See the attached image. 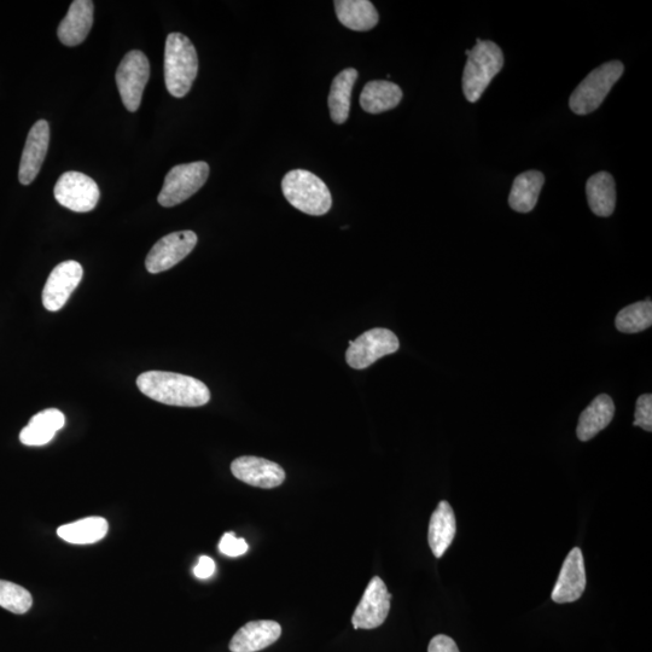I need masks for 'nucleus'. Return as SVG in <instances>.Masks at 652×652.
I'll list each match as a JSON object with an SVG mask.
<instances>
[{"label": "nucleus", "instance_id": "f257e3e1", "mask_svg": "<svg viewBox=\"0 0 652 652\" xmlns=\"http://www.w3.org/2000/svg\"><path fill=\"white\" fill-rule=\"evenodd\" d=\"M137 386L148 398L170 406L200 407L211 400L205 383L174 372H144L137 378Z\"/></svg>", "mask_w": 652, "mask_h": 652}, {"label": "nucleus", "instance_id": "f03ea898", "mask_svg": "<svg viewBox=\"0 0 652 652\" xmlns=\"http://www.w3.org/2000/svg\"><path fill=\"white\" fill-rule=\"evenodd\" d=\"M199 73V57L194 44L182 33H171L165 48V81L173 97L188 95Z\"/></svg>", "mask_w": 652, "mask_h": 652}, {"label": "nucleus", "instance_id": "7ed1b4c3", "mask_svg": "<svg viewBox=\"0 0 652 652\" xmlns=\"http://www.w3.org/2000/svg\"><path fill=\"white\" fill-rule=\"evenodd\" d=\"M282 190L291 206L313 217L328 213L333 206L328 186L312 172L294 170L285 174Z\"/></svg>", "mask_w": 652, "mask_h": 652}, {"label": "nucleus", "instance_id": "20e7f679", "mask_svg": "<svg viewBox=\"0 0 652 652\" xmlns=\"http://www.w3.org/2000/svg\"><path fill=\"white\" fill-rule=\"evenodd\" d=\"M473 50H470L467 66L463 73V92L470 103L480 100L491 81L504 67L502 49L496 43L476 40Z\"/></svg>", "mask_w": 652, "mask_h": 652}, {"label": "nucleus", "instance_id": "39448f33", "mask_svg": "<svg viewBox=\"0 0 652 652\" xmlns=\"http://www.w3.org/2000/svg\"><path fill=\"white\" fill-rule=\"evenodd\" d=\"M625 67L620 61L602 64L592 71L576 87L570 96L569 107L575 114L587 115L601 107L605 97L624 74Z\"/></svg>", "mask_w": 652, "mask_h": 652}, {"label": "nucleus", "instance_id": "423d86ee", "mask_svg": "<svg viewBox=\"0 0 652 652\" xmlns=\"http://www.w3.org/2000/svg\"><path fill=\"white\" fill-rule=\"evenodd\" d=\"M208 177L207 162L185 163L173 167L165 178L157 201L166 208L178 206L195 195L206 184Z\"/></svg>", "mask_w": 652, "mask_h": 652}, {"label": "nucleus", "instance_id": "0eeeda50", "mask_svg": "<svg viewBox=\"0 0 652 652\" xmlns=\"http://www.w3.org/2000/svg\"><path fill=\"white\" fill-rule=\"evenodd\" d=\"M150 78V63L142 51L128 52L116 71V85L128 112L141 107L143 92Z\"/></svg>", "mask_w": 652, "mask_h": 652}, {"label": "nucleus", "instance_id": "6e6552de", "mask_svg": "<svg viewBox=\"0 0 652 652\" xmlns=\"http://www.w3.org/2000/svg\"><path fill=\"white\" fill-rule=\"evenodd\" d=\"M397 335L388 329L376 328L366 331L357 340L349 341L346 352L347 364L355 370H363L375 364L378 359L398 352Z\"/></svg>", "mask_w": 652, "mask_h": 652}, {"label": "nucleus", "instance_id": "1a4fd4ad", "mask_svg": "<svg viewBox=\"0 0 652 652\" xmlns=\"http://www.w3.org/2000/svg\"><path fill=\"white\" fill-rule=\"evenodd\" d=\"M54 192L56 200L61 206L78 213L93 211L101 197L95 180L80 172L62 174L56 183Z\"/></svg>", "mask_w": 652, "mask_h": 652}, {"label": "nucleus", "instance_id": "9d476101", "mask_svg": "<svg viewBox=\"0 0 652 652\" xmlns=\"http://www.w3.org/2000/svg\"><path fill=\"white\" fill-rule=\"evenodd\" d=\"M196 244L197 235L194 231L173 232L162 237L151 248L145 260V267L153 275L171 270L194 250Z\"/></svg>", "mask_w": 652, "mask_h": 652}, {"label": "nucleus", "instance_id": "9b49d317", "mask_svg": "<svg viewBox=\"0 0 652 652\" xmlns=\"http://www.w3.org/2000/svg\"><path fill=\"white\" fill-rule=\"evenodd\" d=\"M392 595L386 584L378 576H374L364 592L362 601L355 609L352 624L355 630H375L386 622Z\"/></svg>", "mask_w": 652, "mask_h": 652}, {"label": "nucleus", "instance_id": "f8f14e48", "mask_svg": "<svg viewBox=\"0 0 652 652\" xmlns=\"http://www.w3.org/2000/svg\"><path fill=\"white\" fill-rule=\"evenodd\" d=\"M83 276V266L77 261L68 260L57 265L50 273L43 290V305L46 310L57 312L66 306Z\"/></svg>", "mask_w": 652, "mask_h": 652}, {"label": "nucleus", "instance_id": "ddd939ff", "mask_svg": "<svg viewBox=\"0 0 652 652\" xmlns=\"http://www.w3.org/2000/svg\"><path fill=\"white\" fill-rule=\"evenodd\" d=\"M231 471L236 479L253 487L276 488L285 480V471L281 465L259 457L237 458L231 464Z\"/></svg>", "mask_w": 652, "mask_h": 652}, {"label": "nucleus", "instance_id": "4468645a", "mask_svg": "<svg viewBox=\"0 0 652 652\" xmlns=\"http://www.w3.org/2000/svg\"><path fill=\"white\" fill-rule=\"evenodd\" d=\"M586 584L584 556L579 547H574L563 563L555 589L552 591V601L558 604L576 602L584 593Z\"/></svg>", "mask_w": 652, "mask_h": 652}, {"label": "nucleus", "instance_id": "2eb2a0df", "mask_svg": "<svg viewBox=\"0 0 652 652\" xmlns=\"http://www.w3.org/2000/svg\"><path fill=\"white\" fill-rule=\"evenodd\" d=\"M50 143V126L48 121L39 120L28 133L23 149L19 179L23 185H29L37 178L48 153Z\"/></svg>", "mask_w": 652, "mask_h": 652}, {"label": "nucleus", "instance_id": "dca6fc26", "mask_svg": "<svg viewBox=\"0 0 652 652\" xmlns=\"http://www.w3.org/2000/svg\"><path fill=\"white\" fill-rule=\"evenodd\" d=\"M282 634V627L276 621L259 620L248 622L232 638L231 652H258L275 644Z\"/></svg>", "mask_w": 652, "mask_h": 652}, {"label": "nucleus", "instance_id": "f3484780", "mask_svg": "<svg viewBox=\"0 0 652 652\" xmlns=\"http://www.w3.org/2000/svg\"><path fill=\"white\" fill-rule=\"evenodd\" d=\"M93 25V3L90 0H75L64 17L57 36L66 46H77L89 36Z\"/></svg>", "mask_w": 652, "mask_h": 652}, {"label": "nucleus", "instance_id": "a211bd4d", "mask_svg": "<svg viewBox=\"0 0 652 652\" xmlns=\"http://www.w3.org/2000/svg\"><path fill=\"white\" fill-rule=\"evenodd\" d=\"M457 533L456 516L452 506L442 500L433 512L429 522L428 543L436 558L445 555Z\"/></svg>", "mask_w": 652, "mask_h": 652}, {"label": "nucleus", "instance_id": "6ab92c4d", "mask_svg": "<svg viewBox=\"0 0 652 652\" xmlns=\"http://www.w3.org/2000/svg\"><path fill=\"white\" fill-rule=\"evenodd\" d=\"M615 405L607 394L598 395L589 407L581 413L576 435L580 441H590L613 421Z\"/></svg>", "mask_w": 652, "mask_h": 652}, {"label": "nucleus", "instance_id": "aec40b11", "mask_svg": "<svg viewBox=\"0 0 652 652\" xmlns=\"http://www.w3.org/2000/svg\"><path fill=\"white\" fill-rule=\"evenodd\" d=\"M64 424L66 417L63 412L57 409L44 410L33 416L28 426L22 429L20 441L26 446L48 445Z\"/></svg>", "mask_w": 652, "mask_h": 652}, {"label": "nucleus", "instance_id": "412c9836", "mask_svg": "<svg viewBox=\"0 0 652 652\" xmlns=\"http://www.w3.org/2000/svg\"><path fill=\"white\" fill-rule=\"evenodd\" d=\"M334 5L337 19L352 31H370L380 20L375 5L369 0H337Z\"/></svg>", "mask_w": 652, "mask_h": 652}, {"label": "nucleus", "instance_id": "4be33fe9", "mask_svg": "<svg viewBox=\"0 0 652 652\" xmlns=\"http://www.w3.org/2000/svg\"><path fill=\"white\" fill-rule=\"evenodd\" d=\"M403 100V90L387 80L370 81L360 96V106L366 113L381 114L399 106Z\"/></svg>", "mask_w": 652, "mask_h": 652}, {"label": "nucleus", "instance_id": "5701e85b", "mask_svg": "<svg viewBox=\"0 0 652 652\" xmlns=\"http://www.w3.org/2000/svg\"><path fill=\"white\" fill-rule=\"evenodd\" d=\"M587 201L591 211L598 217L607 218L615 211L616 185L608 172H599L587 180Z\"/></svg>", "mask_w": 652, "mask_h": 652}, {"label": "nucleus", "instance_id": "b1692460", "mask_svg": "<svg viewBox=\"0 0 652 652\" xmlns=\"http://www.w3.org/2000/svg\"><path fill=\"white\" fill-rule=\"evenodd\" d=\"M544 183V174L539 171H528L520 174L512 184L509 196L510 207L518 213L532 212L537 206Z\"/></svg>", "mask_w": 652, "mask_h": 652}, {"label": "nucleus", "instance_id": "393cba45", "mask_svg": "<svg viewBox=\"0 0 652 652\" xmlns=\"http://www.w3.org/2000/svg\"><path fill=\"white\" fill-rule=\"evenodd\" d=\"M358 72L354 68L345 69L333 81L329 95V109L331 119L335 124H345L351 110L352 91Z\"/></svg>", "mask_w": 652, "mask_h": 652}, {"label": "nucleus", "instance_id": "a878e982", "mask_svg": "<svg viewBox=\"0 0 652 652\" xmlns=\"http://www.w3.org/2000/svg\"><path fill=\"white\" fill-rule=\"evenodd\" d=\"M108 533V522L102 517H87L57 529L62 540L74 545L95 544Z\"/></svg>", "mask_w": 652, "mask_h": 652}, {"label": "nucleus", "instance_id": "bb28decb", "mask_svg": "<svg viewBox=\"0 0 652 652\" xmlns=\"http://www.w3.org/2000/svg\"><path fill=\"white\" fill-rule=\"evenodd\" d=\"M652 324L650 299L624 308L615 319L616 329L624 334H637L649 329Z\"/></svg>", "mask_w": 652, "mask_h": 652}, {"label": "nucleus", "instance_id": "cd10ccee", "mask_svg": "<svg viewBox=\"0 0 652 652\" xmlns=\"http://www.w3.org/2000/svg\"><path fill=\"white\" fill-rule=\"evenodd\" d=\"M32 604V595L26 589L14 582L0 580V607L14 614H25Z\"/></svg>", "mask_w": 652, "mask_h": 652}, {"label": "nucleus", "instance_id": "c85d7f7f", "mask_svg": "<svg viewBox=\"0 0 652 652\" xmlns=\"http://www.w3.org/2000/svg\"><path fill=\"white\" fill-rule=\"evenodd\" d=\"M634 426L640 427L645 432L652 430V395L644 394L637 400V409L634 413Z\"/></svg>", "mask_w": 652, "mask_h": 652}, {"label": "nucleus", "instance_id": "c756f323", "mask_svg": "<svg viewBox=\"0 0 652 652\" xmlns=\"http://www.w3.org/2000/svg\"><path fill=\"white\" fill-rule=\"evenodd\" d=\"M247 541L236 538L235 533H225L219 543V550L227 557H240L248 551Z\"/></svg>", "mask_w": 652, "mask_h": 652}, {"label": "nucleus", "instance_id": "7c9ffc66", "mask_svg": "<svg viewBox=\"0 0 652 652\" xmlns=\"http://www.w3.org/2000/svg\"><path fill=\"white\" fill-rule=\"evenodd\" d=\"M428 652H461L454 640L445 634H439L430 640Z\"/></svg>", "mask_w": 652, "mask_h": 652}, {"label": "nucleus", "instance_id": "2f4dec72", "mask_svg": "<svg viewBox=\"0 0 652 652\" xmlns=\"http://www.w3.org/2000/svg\"><path fill=\"white\" fill-rule=\"evenodd\" d=\"M215 573V563L211 557L202 556L194 568V574L197 579L206 580L211 578Z\"/></svg>", "mask_w": 652, "mask_h": 652}]
</instances>
